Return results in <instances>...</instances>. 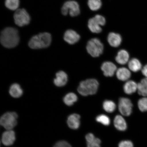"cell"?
<instances>
[{
	"label": "cell",
	"instance_id": "7",
	"mask_svg": "<svg viewBox=\"0 0 147 147\" xmlns=\"http://www.w3.org/2000/svg\"><path fill=\"white\" fill-rule=\"evenodd\" d=\"M61 12L64 16L69 13L71 16H76L80 14V6L76 1H70L66 2L61 8Z\"/></svg>",
	"mask_w": 147,
	"mask_h": 147
},
{
	"label": "cell",
	"instance_id": "16",
	"mask_svg": "<svg viewBox=\"0 0 147 147\" xmlns=\"http://www.w3.org/2000/svg\"><path fill=\"white\" fill-rule=\"evenodd\" d=\"M114 124L116 128L120 131H125L127 128V124L122 116L117 115L114 120Z\"/></svg>",
	"mask_w": 147,
	"mask_h": 147
},
{
	"label": "cell",
	"instance_id": "20",
	"mask_svg": "<svg viewBox=\"0 0 147 147\" xmlns=\"http://www.w3.org/2000/svg\"><path fill=\"white\" fill-rule=\"evenodd\" d=\"M9 93L11 96L14 98H18L22 96L23 94V90L19 84H12L9 89Z\"/></svg>",
	"mask_w": 147,
	"mask_h": 147
},
{
	"label": "cell",
	"instance_id": "32",
	"mask_svg": "<svg viewBox=\"0 0 147 147\" xmlns=\"http://www.w3.org/2000/svg\"><path fill=\"white\" fill-rule=\"evenodd\" d=\"M86 139L87 143L92 142L95 139V136L92 133H89L86 136Z\"/></svg>",
	"mask_w": 147,
	"mask_h": 147
},
{
	"label": "cell",
	"instance_id": "31",
	"mask_svg": "<svg viewBox=\"0 0 147 147\" xmlns=\"http://www.w3.org/2000/svg\"><path fill=\"white\" fill-rule=\"evenodd\" d=\"M54 147H71V145L65 141H62L57 142Z\"/></svg>",
	"mask_w": 147,
	"mask_h": 147
},
{
	"label": "cell",
	"instance_id": "1",
	"mask_svg": "<svg viewBox=\"0 0 147 147\" xmlns=\"http://www.w3.org/2000/svg\"><path fill=\"white\" fill-rule=\"evenodd\" d=\"M20 41L18 30L12 27H7L1 32V42L3 47L12 48L17 46Z\"/></svg>",
	"mask_w": 147,
	"mask_h": 147
},
{
	"label": "cell",
	"instance_id": "12",
	"mask_svg": "<svg viewBox=\"0 0 147 147\" xmlns=\"http://www.w3.org/2000/svg\"><path fill=\"white\" fill-rule=\"evenodd\" d=\"M15 140V133L12 130H7L4 132L2 136V142L5 146H10L12 145Z\"/></svg>",
	"mask_w": 147,
	"mask_h": 147
},
{
	"label": "cell",
	"instance_id": "28",
	"mask_svg": "<svg viewBox=\"0 0 147 147\" xmlns=\"http://www.w3.org/2000/svg\"><path fill=\"white\" fill-rule=\"evenodd\" d=\"M138 107L141 112L147 111V97H144L138 101Z\"/></svg>",
	"mask_w": 147,
	"mask_h": 147
},
{
	"label": "cell",
	"instance_id": "27",
	"mask_svg": "<svg viewBox=\"0 0 147 147\" xmlns=\"http://www.w3.org/2000/svg\"><path fill=\"white\" fill-rule=\"evenodd\" d=\"M96 120L97 122L104 125L109 126L110 123V119L107 115H99L96 117Z\"/></svg>",
	"mask_w": 147,
	"mask_h": 147
},
{
	"label": "cell",
	"instance_id": "29",
	"mask_svg": "<svg viewBox=\"0 0 147 147\" xmlns=\"http://www.w3.org/2000/svg\"><path fill=\"white\" fill-rule=\"evenodd\" d=\"M101 141L98 138H95V139L89 143H87V147H101Z\"/></svg>",
	"mask_w": 147,
	"mask_h": 147
},
{
	"label": "cell",
	"instance_id": "19",
	"mask_svg": "<svg viewBox=\"0 0 147 147\" xmlns=\"http://www.w3.org/2000/svg\"><path fill=\"white\" fill-rule=\"evenodd\" d=\"M138 84L133 80H129L125 83L123 86L125 93L130 95L137 91Z\"/></svg>",
	"mask_w": 147,
	"mask_h": 147
},
{
	"label": "cell",
	"instance_id": "10",
	"mask_svg": "<svg viewBox=\"0 0 147 147\" xmlns=\"http://www.w3.org/2000/svg\"><path fill=\"white\" fill-rule=\"evenodd\" d=\"M101 69L106 77H112L117 70V67L113 62L106 61L104 62L101 66Z\"/></svg>",
	"mask_w": 147,
	"mask_h": 147
},
{
	"label": "cell",
	"instance_id": "3",
	"mask_svg": "<svg viewBox=\"0 0 147 147\" xmlns=\"http://www.w3.org/2000/svg\"><path fill=\"white\" fill-rule=\"evenodd\" d=\"M99 86L98 82L94 79H90L81 82L78 89V93L83 96L96 93Z\"/></svg>",
	"mask_w": 147,
	"mask_h": 147
},
{
	"label": "cell",
	"instance_id": "4",
	"mask_svg": "<svg viewBox=\"0 0 147 147\" xmlns=\"http://www.w3.org/2000/svg\"><path fill=\"white\" fill-rule=\"evenodd\" d=\"M86 49L92 57H97L103 52L104 45L98 38H93L88 42Z\"/></svg>",
	"mask_w": 147,
	"mask_h": 147
},
{
	"label": "cell",
	"instance_id": "24",
	"mask_svg": "<svg viewBox=\"0 0 147 147\" xmlns=\"http://www.w3.org/2000/svg\"><path fill=\"white\" fill-rule=\"evenodd\" d=\"M102 106L104 109L108 113H113L116 108V106L113 101L107 100L104 101Z\"/></svg>",
	"mask_w": 147,
	"mask_h": 147
},
{
	"label": "cell",
	"instance_id": "23",
	"mask_svg": "<svg viewBox=\"0 0 147 147\" xmlns=\"http://www.w3.org/2000/svg\"><path fill=\"white\" fill-rule=\"evenodd\" d=\"M78 100L77 95L73 93L67 94L64 97L63 100L64 103L68 106H71L76 102Z\"/></svg>",
	"mask_w": 147,
	"mask_h": 147
},
{
	"label": "cell",
	"instance_id": "14",
	"mask_svg": "<svg viewBox=\"0 0 147 147\" xmlns=\"http://www.w3.org/2000/svg\"><path fill=\"white\" fill-rule=\"evenodd\" d=\"M80 115L77 114H73L69 116L67 119V124L69 127L73 129H77L80 125Z\"/></svg>",
	"mask_w": 147,
	"mask_h": 147
},
{
	"label": "cell",
	"instance_id": "18",
	"mask_svg": "<svg viewBox=\"0 0 147 147\" xmlns=\"http://www.w3.org/2000/svg\"><path fill=\"white\" fill-rule=\"evenodd\" d=\"M116 76L119 80L125 81L130 78L131 74L129 70L126 68L123 67L117 70Z\"/></svg>",
	"mask_w": 147,
	"mask_h": 147
},
{
	"label": "cell",
	"instance_id": "17",
	"mask_svg": "<svg viewBox=\"0 0 147 147\" xmlns=\"http://www.w3.org/2000/svg\"><path fill=\"white\" fill-rule=\"evenodd\" d=\"M129 53L124 49L119 51L115 57V60L117 63L121 65H124L127 63L129 59Z\"/></svg>",
	"mask_w": 147,
	"mask_h": 147
},
{
	"label": "cell",
	"instance_id": "2",
	"mask_svg": "<svg viewBox=\"0 0 147 147\" xmlns=\"http://www.w3.org/2000/svg\"><path fill=\"white\" fill-rule=\"evenodd\" d=\"M51 40L49 33H41L33 36L29 41L28 45L30 48L33 49L45 48L50 45Z\"/></svg>",
	"mask_w": 147,
	"mask_h": 147
},
{
	"label": "cell",
	"instance_id": "22",
	"mask_svg": "<svg viewBox=\"0 0 147 147\" xmlns=\"http://www.w3.org/2000/svg\"><path fill=\"white\" fill-rule=\"evenodd\" d=\"M138 93L143 97H147V78L142 79L138 84Z\"/></svg>",
	"mask_w": 147,
	"mask_h": 147
},
{
	"label": "cell",
	"instance_id": "21",
	"mask_svg": "<svg viewBox=\"0 0 147 147\" xmlns=\"http://www.w3.org/2000/svg\"><path fill=\"white\" fill-rule=\"evenodd\" d=\"M128 67L130 70L134 72H137L142 69L141 62L137 59L134 58L128 62Z\"/></svg>",
	"mask_w": 147,
	"mask_h": 147
},
{
	"label": "cell",
	"instance_id": "9",
	"mask_svg": "<svg viewBox=\"0 0 147 147\" xmlns=\"http://www.w3.org/2000/svg\"><path fill=\"white\" fill-rule=\"evenodd\" d=\"M133 105L130 99L125 97L119 99L118 108L119 112L125 116L131 115L133 110Z\"/></svg>",
	"mask_w": 147,
	"mask_h": 147
},
{
	"label": "cell",
	"instance_id": "11",
	"mask_svg": "<svg viewBox=\"0 0 147 147\" xmlns=\"http://www.w3.org/2000/svg\"><path fill=\"white\" fill-rule=\"evenodd\" d=\"M80 38V35L74 30H68L64 33V40L70 45H74L76 43Z\"/></svg>",
	"mask_w": 147,
	"mask_h": 147
},
{
	"label": "cell",
	"instance_id": "25",
	"mask_svg": "<svg viewBox=\"0 0 147 147\" xmlns=\"http://www.w3.org/2000/svg\"><path fill=\"white\" fill-rule=\"evenodd\" d=\"M5 6L7 8L11 10H16L18 9L20 5L19 0H5Z\"/></svg>",
	"mask_w": 147,
	"mask_h": 147
},
{
	"label": "cell",
	"instance_id": "5",
	"mask_svg": "<svg viewBox=\"0 0 147 147\" xmlns=\"http://www.w3.org/2000/svg\"><path fill=\"white\" fill-rule=\"evenodd\" d=\"M18 117L17 114L15 112H8L2 116L0 123L7 130H12L17 124Z\"/></svg>",
	"mask_w": 147,
	"mask_h": 147
},
{
	"label": "cell",
	"instance_id": "26",
	"mask_svg": "<svg viewBox=\"0 0 147 147\" xmlns=\"http://www.w3.org/2000/svg\"><path fill=\"white\" fill-rule=\"evenodd\" d=\"M88 6L92 11L98 10L102 6L101 0H89L88 3Z\"/></svg>",
	"mask_w": 147,
	"mask_h": 147
},
{
	"label": "cell",
	"instance_id": "15",
	"mask_svg": "<svg viewBox=\"0 0 147 147\" xmlns=\"http://www.w3.org/2000/svg\"><path fill=\"white\" fill-rule=\"evenodd\" d=\"M107 40L108 43L111 47H117L120 45L122 41V38L120 34L111 32L108 34Z\"/></svg>",
	"mask_w": 147,
	"mask_h": 147
},
{
	"label": "cell",
	"instance_id": "33",
	"mask_svg": "<svg viewBox=\"0 0 147 147\" xmlns=\"http://www.w3.org/2000/svg\"><path fill=\"white\" fill-rule=\"evenodd\" d=\"M142 74L146 78H147V64L145 65L141 69Z\"/></svg>",
	"mask_w": 147,
	"mask_h": 147
},
{
	"label": "cell",
	"instance_id": "13",
	"mask_svg": "<svg viewBox=\"0 0 147 147\" xmlns=\"http://www.w3.org/2000/svg\"><path fill=\"white\" fill-rule=\"evenodd\" d=\"M68 81L67 75L64 71H60L56 73V78L54 82L55 85L58 87H62L67 84Z\"/></svg>",
	"mask_w": 147,
	"mask_h": 147
},
{
	"label": "cell",
	"instance_id": "6",
	"mask_svg": "<svg viewBox=\"0 0 147 147\" xmlns=\"http://www.w3.org/2000/svg\"><path fill=\"white\" fill-rule=\"evenodd\" d=\"M106 22L105 18L104 16L100 15H97L89 20L88 27L92 32L98 34L102 32L101 26L105 25Z\"/></svg>",
	"mask_w": 147,
	"mask_h": 147
},
{
	"label": "cell",
	"instance_id": "8",
	"mask_svg": "<svg viewBox=\"0 0 147 147\" xmlns=\"http://www.w3.org/2000/svg\"><path fill=\"white\" fill-rule=\"evenodd\" d=\"M14 18L15 23L20 27L28 25L30 21V16L24 9L16 10L14 15Z\"/></svg>",
	"mask_w": 147,
	"mask_h": 147
},
{
	"label": "cell",
	"instance_id": "30",
	"mask_svg": "<svg viewBox=\"0 0 147 147\" xmlns=\"http://www.w3.org/2000/svg\"><path fill=\"white\" fill-rule=\"evenodd\" d=\"M118 147H134L133 142L128 140H123L119 142Z\"/></svg>",
	"mask_w": 147,
	"mask_h": 147
}]
</instances>
